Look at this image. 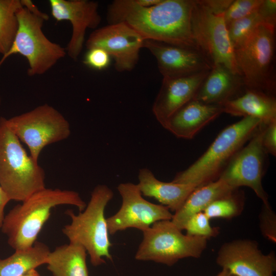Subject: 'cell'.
I'll list each match as a JSON object with an SVG mask.
<instances>
[{
  "instance_id": "5b68a950",
  "label": "cell",
  "mask_w": 276,
  "mask_h": 276,
  "mask_svg": "<svg viewBox=\"0 0 276 276\" xmlns=\"http://www.w3.org/2000/svg\"><path fill=\"white\" fill-rule=\"evenodd\" d=\"M262 121L246 117L223 129L205 152L172 181L197 187L218 179L235 154L249 140Z\"/></svg>"
},
{
  "instance_id": "8fae6325",
  "label": "cell",
  "mask_w": 276,
  "mask_h": 276,
  "mask_svg": "<svg viewBox=\"0 0 276 276\" xmlns=\"http://www.w3.org/2000/svg\"><path fill=\"white\" fill-rule=\"evenodd\" d=\"M264 123H262L248 141L232 157L219 178L230 187L251 189L263 204H269L268 196L262 185L267 154L262 144Z\"/></svg>"
},
{
  "instance_id": "8d00e7d4",
  "label": "cell",
  "mask_w": 276,
  "mask_h": 276,
  "mask_svg": "<svg viewBox=\"0 0 276 276\" xmlns=\"http://www.w3.org/2000/svg\"><path fill=\"white\" fill-rule=\"evenodd\" d=\"M21 276H40L36 269H32Z\"/></svg>"
},
{
  "instance_id": "74e56055",
  "label": "cell",
  "mask_w": 276,
  "mask_h": 276,
  "mask_svg": "<svg viewBox=\"0 0 276 276\" xmlns=\"http://www.w3.org/2000/svg\"><path fill=\"white\" fill-rule=\"evenodd\" d=\"M216 276H234L225 269H222L221 271Z\"/></svg>"
},
{
  "instance_id": "4fadbf2b",
  "label": "cell",
  "mask_w": 276,
  "mask_h": 276,
  "mask_svg": "<svg viewBox=\"0 0 276 276\" xmlns=\"http://www.w3.org/2000/svg\"><path fill=\"white\" fill-rule=\"evenodd\" d=\"M144 41V38L129 25L118 22L95 30L90 34L85 45L87 49H103L114 59L117 71L123 72L131 71L135 67Z\"/></svg>"
},
{
  "instance_id": "7a4b0ae2",
  "label": "cell",
  "mask_w": 276,
  "mask_h": 276,
  "mask_svg": "<svg viewBox=\"0 0 276 276\" xmlns=\"http://www.w3.org/2000/svg\"><path fill=\"white\" fill-rule=\"evenodd\" d=\"M59 205L76 206L79 212L86 206L79 194L73 190L45 188L14 206L6 215L1 228L14 250L32 246L51 214Z\"/></svg>"
},
{
  "instance_id": "5bb4252c",
  "label": "cell",
  "mask_w": 276,
  "mask_h": 276,
  "mask_svg": "<svg viewBox=\"0 0 276 276\" xmlns=\"http://www.w3.org/2000/svg\"><path fill=\"white\" fill-rule=\"evenodd\" d=\"M216 263L234 276H274L275 253L264 254L257 241L242 239L225 242L220 247Z\"/></svg>"
},
{
  "instance_id": "484cf974",
  "label": "cell",
  "mask_w": 276,
  "mask_h": 276,
  "mask_svg": "<svg viewBox=\"0 0 276 276\" xmlns=\"http://www.w3.org/2000/svg\"><path fill=\"white\" fill-rule=\"evenodd\" d=\"M244 203V195L238 189L214 200L203 212L210 220L213 218L231 219L242 213Z\"/></svg>"
},
{
  "instance_id": "f546056e",
  "label": "cell",
  "mask_w": 276,
  "mask_h": 276,
  "mask_svg": "<svg viewBox=\"0 0 276 276\" xmlns=\"http://www.w3.org/2000/svg\"><path fill=\"white\" fill-rule=\"evenodd\" d=\"M259 219V227L262 236L268 241L275 243L276 215L269 203H263Z\"/></svg>"
},
{
  "instance_id": "e0dca14e",
  "label": "cell",
  "mask_w": 276,
  "mask_h": 276,
  "mask_svg": "<svg viewBox=\"0 0 276 276\" xmlns=\"http://www.w3.org/2000/svg\"><path fill=\"white\" fill-rule=\"evenodd\" d=\"M210 71L177 78H163L152 110L164 127L168 119L179 109L193 99Z\"/></svg>"
},
{
  "instance_id": "e575fe53",
  "label": "cell",
  "mask_w": 276,
  "mask_h": 276,
  "mask_svg": "<svg viewBox=\"0 0 276 276\" xmlns=\"http://www.w3.org/2000/svg\"><path fill=\"white\" fill-rule=\"evenodd\" d=\"M21 2L22 6L27 8L32 13L43 18L45 21L49 19V15L47 14L42 13L39 11L37 6L33 4L32 1L21 0Z\"/></svg>"
},
{
  "instance_id": "277c9868",
  "label": "cell",
  "mask_w": 276,
  "mask_h": 276,
  "mask_svg": "<svg viewBox=\"0 0 276 276\" xmlns=\"http://www.w3.org/2000/svg\"><path fill=\"white\" fill-rule=\"evenodd\" d=\"M0 118V186L10 200L24 201L43 189V169L26 152L20 141Z\"/></svg>"
},
{
  "instance_id": "d6986e66",
  "label": "cell",
  "mask_w": 276,
  "mask_h": 276,
  "mask_svg": "<svg viewBox=\"0 0 276 276\" xmlns=\"http://www.w3.org/2000/svg\"><path fill=\"white\" fill-rule=\"evenodd\" d=\"M241 75L222 65L212 66L194 99L208 104H221L241 93L245 88Z\"/></svg>"
},
{
  "instance_id": "4dcf8cb0",
  "label": "cell",
  "mask_w": 276,
  "mask_h": 276,
  "mask_svg": "<svg viewBox=\"0 0 276 276\" xmlns=\"http://www.w3.org/2000/svg\"><path fill=\"white\" fill-rule=\"evenodd\" d=\"M111 57L103 49L93 48L87 49L83 58V63L95 70L101 71L107 68L111 61Z\"/></svg>"
},
{
  "instance_id": "cb8c5ba5",
  "label": "cell",
  "mask_w": 276,
  "mask_h": 276,
  "mask_svg": "<svg viewBox=\"0 0 276 276\" xmlns=\"http://www.w3.org/2000/svg\"><path fill=\"white\" fill-rule=\"evenodd\" d=\"M50 251L47 245L37 241L30 247L15 250L10 256L0 259V276H21L46 264Z\"/></svg>"
},
{
  "instance_id": "9c48e42d",
  "label": "cell",
  "mask_w": 276,
  "mask_h": 276,
  "mask_svg": "<svg viewBox=\"0 0 276 276\" xmlns=\"http://www.w3.org/2000/svg\"><path fill=\"white\" fill-rule=\"evenodd\" d=\"M6 122L19 141L27 145L30 155L37 162L45 146L64 140L71 134L67 120L47 104L6 119Z\"/></svg>"
},
{
  "instance_id": "d4e9b609",
  "label": "cell",
  "mask_w": 276,
  "mask_h": 276,
  "mask_svg": "<svg viewBox=\"0 0 276 276\" xmlns=\"http://www.w3.org/2000/svg\"><path fill=\"white\" fill-rule=\"evenodd\" d=\"M22 7L21 0H0V54L3 55L14 40L19 27L16 13Z\"/></svg>"
},
{
  "instance_id": "1f68e13d",
  "label": "cell",
  "mask_w": 276,
  "mask_h": 276,
  "mask_svg": "<svg viewBox=\"0 0 276 276\" xmlns=\"http://www.w3.org/2000/svg\"><path fill=\"white\" fill-rule=\"evenodd\" d=\"M262 144L266 153L276 155V120L264 123Z\"/></svg>"
},
{
  "instance_id": "9a60e30c",
  "label": "cell",
  "mask_w": 276,
  "mask_h": 276,
  "mask_svg": "<svg viewBox=\"0 0 276 276\" xmlns=\"http://www.w3.org/2000/svg\"><path fill=\"white\" fill-rule=\"evenodd\" d=\"M49 4L57 21L67 20L72 25V35L65 51L76 60L83 49L86 30L96 29L101 22L98 3L89 0H50Z\"/></svg>"
},
{
  "instance_id": "7402d4cb",
  "label": "cell",
  "mask_w": 276,
  "mask_h": 276,
  "mask_svg": "<svg viewBox=\"0 0 276 276\" xmlns=\"http://www.w3.org/2000/svg\"><path fill=\"white\" fill-rule=\"evenodd\" d=\"M236 189H238L230 187L220 178L198 187L189 195L181 207L173 214L171 221L182 231L191 216L203 212L214 200Z\"/></svg>"
},
{
  "instance_id": "52a82bcc",
  "label": "cell",
  "mask_w": 276,
  "mask_h": 276,
  "mask_svg": "<svg viewBox=\"0 0 276 276\" xmlns=\"http://www.w3.org/2000/svg\"><path fill=\"white\" fill-rule=\"evenodd\" d=\"M143 235L135 259L169 266L184 258H200L206 248L209 240L205 237L183 234L171 220L153 223L143 232Z\"/></svg>"
},
{
  "instance_id": "d590c367",
  "label": "cell",
  "mask_w": 276,
  "mask_h": 276,
  "mask_svg": "<svg viewBox=\"0 0 276 276\" xmlns=\"http://www.w3.org/2000/svg\"><path fill=\"white\" fill-rule=\"evenodd\" d=\"M163 0H135L136 3L145 7H150L155 6L162 2Z\"/></svg>"
},
{
  "instance_id": "3957f363",
  "label": "cell",
  "mask_w": 276,
  "mask_h": 276,
  "mask_svg": "<svg viewBox=\"0 0 276 276\" xmlns=\"http://www.w3.org/2000/svg\"><path fill=\"white\" fill-rule=\"evenodd\" d=\"M113 197V193L108 186L98 185L92 191L90 200L83 211L78 214L72 210L65 212L71 221L63 226L62 233L70 243L85 248L94 266L105 263L104 258L112 260L110 252L112 244L104 212Z\"/></svg>"
},
{
  "instance_id": "f1b7e54d",
  "label": "cell",
  "mask_w": 276,
  "mask_h": 276,
  "mask_svg": "<svg viewBox=\"0 0 276 276\" xmlns=\"http://www.w3.org/2000/svg\"><path fill=\"white\" fill-rule=\"evenodd\" d=\"M263 0L233 1L224 13L226 26L257 11Z\"/></svg>"
},
{
  "instance_id": "8992f818",
  "label": "cell",
  "mask_w": 276,
  "mask_h": 276,
  "mask_svg": "<svg viewBox=\"0 0 276 276\" xmlns=\"http://www.w3.org/2000/svg\"><path fill=\"white\" fill-rule=\"evenodd\" d=\"M275 28L260 24L247 40L234 50L236 66L245 87L274 96Z\"/></svg>"
},
{
  "instance_id": "7c38bea8",
  "label": "cell",
  "mask_w": 276,
  "mask_h": 276,
  "mask_svg": "<svg viewBox=\"0 0 276 276\" xmlns=\"http://www.w3.org/2000/svg\"><path fill=\"white\" fill-rule=\"evenodd\" d=\"M117 189L122 201L119 211L106 218L110 235L129 228L143 232L156 222L172 219L173 214L167 207L153 203L143 197L137 184L121 183Z\"/></svg>"
},
{
  "instance_id": "2e32d148",
  "label": "cell",
  "mask_w": 276,
  "mask_h": 276,
  "mask_svg": "<svg viewBox=\"0 0 276 276\" xmlns=\"http://www.w3.org/2000/svg\"><path fill=\"white\" fill-rule=\"evenodd\" d=\"M146 48L155 58L163 78H177L210 71L212 66L198 51L152 40H145Z\"/></svg>"
},
{
  "instance_id": "44dd1931",
  "label": "cell",
  "mask_w": 276,
  "mask_h": 276,
  "mask_svg": "<svg viewBox=\"0 0 276 276\" xmlns=\"http://www.w3.org/2000/svg\"><path fill=\"white\" fill-rule=\"evenodd\" d=\"M137 185L142 194L152 197L171 212L179 210L197 187L190 183L164 182L158 180L148 168L140 169Z\"/></svg>"
},
{
  "instance_id": "6da1fadb",
  "label": "cell",
  "mask_w": 276,
  "mask_h": 276,
  "mask_svg": "<svg viewBox=\"0 0 276 276\" xmlns=\"http://www.w3.org/2000/svg\"><path fill=\"white\" fill-rule=\"evenodd\" d=\"M193 3V0H163L155 6L145 7L135 0H115L108 6L107 19L109 24H127L145 40L198 51L191 31Z\"/></svg>"
},
{
  "instance_id": "30bf717a",
  "label": "cell",
  "mask_w": 276,
  "mask_h": 276,
  "mask_svg": "<svg viewBox=\"0 0 276 276\" xmlns=\"http://www.w3.org/2000/svg\"><path fill=\"white\" fill-rule=\"evenodd\" d=\"M191 31L197 50L212 66L222 65L240 75L235 62L234 49L230 41L224 19V13H213L200 1H194Z\"/></svg>"
},
{
  "instance_id": "836d02e7",
  "label": "cell",
  "mask_w": 276,
  "mask_h": 276,
  "mask_svg": "<svg viewBox=\"0 0 276 276\" xmlns=\"http://www.w3.org/2000/svg\"><path fill=\"white\" fill-rule=\"evenodd\" d=\"M200 3L212 12L224 13L233 0H199Z\"/></svg>"
},
{
  "instance_id": "4316f807",
  "label": "cell",
  "mask_w": 276,
  "mask_h": 276,
  "mask_svg": "<svg viewBox=\"0 0 276 276\" xmlns=\"http://www.w3.org/2000/svg\"><path fill=\"white\" fill-rule=\"evenodd\" d=\"M263 22V20L257 11L227 26L229 38L234 50L242 45Z\"/></svg>"
},
{
  "instance_id": "ba28073f",
  "label": "cell",
  "mask_w": 276,
  "mask_h": 276,
  "mask_svg": "<svg viewBox=\"0 0 276 276\" xmlns=\"http://www.w3.org/2000/svg\"><path fill=\"white\" fill-rule=\"evenodd\" d=\"M16 16L18 29L10 50L0 60V66L8 57L19 54L28 61L29 76L43 75L66 56L65 48L46 37L42 29L43 18L23 6L17 11ZM1 101L0 97V104Z\"/></svg>"
},
{
  "instance_id": "603a6c76",
  "label": "cell",
  "mask_w": 276,
  "mask_h": 276,
  "mask_svg": "<svg viewBox=\"0 0 276 276\" xmlns=\"http://www.w3.org/2000/svg\"><path fill=\"white\" fill-rule=\"evenodd\" d=\"M87 251L82 245L69 242L50 251L46 265L53 276H89Z\"/></svg>"
},
{
  "instance_id": "ffe728a7",
  "label": "cell",
  "mask_w": 276,
  "mask_h": 276,
  "mask_svg": "<svg viewBox=\"0 0 276 276\" xmlns=\"http://www.w3.org/2000/svg\"><path fill=\"white\" fill-rule=\"evenodd\" d=\"M223 112L234 116L249 117L267 124L276 120V99L274 95L245 88L235 98L221 104Z\"/></svg>"
},
{
  "instance_id": "ac0fdd59",
  "label": "cell",
  "mask_w": 276,
  "mask_h": 276,
  "mask_svg": "<svg viewBox=\"0 0 276 276\" xmlns=\"http://www.w3.org/2000/svg\"><path fill=\"white\" fill-rule=\"evenodd\" d=\"M223 112L221 105L205 104L193 99L176 111L164 128L178 138L192 139Z\"/></svg>"
},
{
  "instance_id": "d6a6232c",
  "label": "cell",
  "mask_w": 276,
  "mask_h": 276,
  "mask_svg": "<svg viewBox=\"0 0 276 276\" xmlns=\"http://www.w3.org/2000/svg\"><path fill=\"white\" fill-rule=\"evenodd\" d=\"M263 22L275 27L276 1L263 0L257 10Z\"/></svg>"
},
{
  "instance_id": "83f0119b",
  "label": "cell",
  "mask_w": 276,
  "mask_h": 276,
  "mask_svg": "<svg viewBox=\"0 0 276 276\" xmlns=\"http://www.w3.org/2000/svg\"><path fill=\"white\" fill-rule=\"evenodd\" d=\"M183 230L186 231L187 235L209 239L216 237L219 233V228L211 226L210 219L203 212L191 216L187 221Z\"/></svg>"
}]
</instances>
